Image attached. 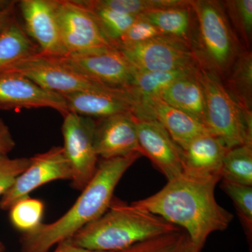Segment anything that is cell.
<instances>
[{
    "mask_svg": "<svg viewBox=\"0 0 252 252\" xmlns=\"http://www.w3.org/2000/svg\"><path fill=\"white\" fill-rule=\"evenodd\" d=\"M11 1L10 0H0V10L4 9V8L7 7Z\"/></svg>",
    "mask_w": 252,
    "mask_h": 252,
    "instance_id": "obj_37",
    "label": "cell"
},
{
    "mask_svg": "<svg viewBox=\"0 0 252 252\" xmlns=\"http://www.w3.org/2000/svg\"><path fill=\"white\" fill-rule=\"evenodd\" d=\"M224 84L227 91L239 105L252 112V51H242L235 60Z\"/></svg>",
    "mask_w": 252,
    "mask_h": 252,
    "instance_id": "obj_22",
    "label": "cell"
},
{
    "mask_svg": "<svg viewBox=\"0 0 252 252\" xmlns=\"http://www.w3.org/2000/svg\"><path fill=\"white\" fill-rule=\"evenodd\" d=\"M219 177H195L182 173L148 198L131 205L161 217L185 230L189 240L200 250L214 232L228 228L233 215L215 198Z\"/></svg>",
    "mask_w": 252,
    "mask_h": 252,
    "instance_id": "obj_1",
    "label": "cell"
},
{
    "mask_svg": "<svg viewBox=\"0 0 252 252\" xmlns=\"http://www.w3.org/2000/svg\"><path fill=\"white\" fill-rule=\"evenodd\" d=\"M201 250L197 248L194 244L191 243L189 238L186 242L185 246L183 247L180 252H200Z\"/></svg>",
    "mask_w": 252,
    "mask_h": 252,
    "instance_id": "obj_36",
    "label": "cell"
},
{
    "mask_svg": "<svg viewBox=\"0 0 252 252\" xmlns=\"http://www.w3.org/2000/svg\"><path fill=\"white\" fill-rule=\"evenodd\" d=\"M29 163L27 158H10L8 155H0V197L11 188Z\"/></svg>",
    "mask_w": 252,
    "mask_h": 252,
    "instance_id": "obj_31",
    "label": "cell"
},
{
    "mask_svg": "<svg viewBox=\"0 0 252 252\" xmlns=\"http://www.w3.org/2000/svg\"><path fill=\"white\" fill-rule=\"evenodd\" d=\"M188 239L180 229L141 242L123 252H180Z\"/></svg>",
    "mask_w": 252,
    "mask_h": 252,
    "instance_id": "obj_30",
    "label": "cell"
},
{
    "mask_svg": "<svg viewBox=\"0 0 252 252\" xmlns=\"http://www.w3.org/2000/svg\"><path fill=\"white\" fill-rule=\"evenodd\" d=\"M69 112L81 117L102 119L130 112L137 116L140 100L130 91L110 89L63 94Z\"/></svg>",
    "mask_w": 252,
    "mask_h": 252,
    "instance_id": "obj_15",
    "label": "cell"
},
{
    "mask_svg": "<svg viewBox=\"0 0 252 252\" xmlns=\"http://www.w3.org/2000/svg\"><path fill=\"white\" fill-rule=\"evenodd\" d=\"M181 149L183 173L222 180V165L228 149L220 139L212 134H205Z\"/></svg>",
    "mask_w": 252,
    "mask_h": 252,
    "instance_id": "obj_18",
    "label": "cell"
},
{
    "mask_svg": "<svg viewBox=\"0 0 252 252\" xmlns=\"http://www.w3.org/2000/svg\"><path fill=\"white\" fill-rule=\"evenodd\" d=\"M72 180V170L63 147H54L30 158L27 168L0 198V209L9 211L16 202L32 190L55 180Z\"/></svg>",
    "mask_w": 252,
    "mask_h": 252,
    "instance_id": "obj_11",
    "label": "cell"
},
{
    "mask_svg": "<svg viewBox=\"0 0 252 252\" xmlns=\"http://www.w3.org/2000/svg\"><path fill=\"white\" fill-rule=\"evenodd\" d=\"M221 3L236 32L250 49L252 39V0H228Z\"/></svg>",
    "mask_w": 252,
    "mask_h": 252,
    "instance_id": "obj_28",
    "label": "cell"
},
{
    "mask_svg": "<svg viewBox=\"0 0 252 252\" xmlns=\"http://www.w3.org/2000/svg\"><path fill=\"white\" fill-rule=\"evenodd\" d=\"M198 66L175 70L155 72H142L135 69L133 81L128 91L138 99L143 97L160 96L162 91L176 81L195 72Z\"/></svg>",
    "mask_w": 252,
    "mask_h": 252,
    "instance_id": "obj_24",
    "label": "cell"
},
{
    "mask_svg": "<svg viewBox=\"0 0 252 252\" xmlns=\"http://www.w3.org/2000/svg\"><path fill=\"white\" fill-rule=\"evenodd\" d=\"M142 157L138 153L98 162L92 180L63 216L51 223H41L36 229L23 233L22 252H48L55 245L69 240L83 228L108 210L119 181L132 164Z\"/></svg>",
    "mask_w": 252,
    "mask_h": 252,
    "instance_id": "obj_2",
    "label": "cell"
},
{
    "mask_svg": "<svg viewBox=\"0 0 252 252\" xmlns=\"http://www.w3.org/2000/svg\"><path fill=\"white\" fill-rule=\"evenodd\" d=\"M206 100L205 127L227 148L252 146V112L244 110L219 76L199 65Z\"/></svg>",
    "mask_w": 252,
    "mask_h": 252,
    "instance_id": "obj_5",
    "label": "cell"
},
{
    "mask_svg": "<svg viewBox=\"0 0 252 252\" xmlns=\"http://www.w3.org/2000/svg\"><path fill=\"white\" fill-rule=\"evenodd\" d=\"M17 4L18 1H12L7 7L0 10V34L16 18V6Z\"/></svg>",
    "mask_w": 252,
    "mask_h": 252,
    "instance_id": "obj_34",
    "label": "cell"
},
{
    "mask_svg": "<svg viewBox=\"0 0 252 252\" xmlns=\"http://www.w3.org/2000/svg\"><path fill=\"white\" fill-rule=\"evenodd\" d=\"M18 4L26 32L39 52L53 57L67 56L60 31L57 0H22Z\"/></svg>",
    "mask_w": 252,
    "mask_h": 252,
    "instance_id": "obj_12",
    "label": "cell"
},
{
    "mask_svg": "<svg viewBox=\"0 0 252 252\" xmlns=\"http://www.w3.org/2000/svg\"><path fill=\"white\" fill-rule=\"evenodd\" d=\"M194 15L192 49L200 67L225 78L242 52L220 1L191 0Z\"/></svg>",
    "mask_w": 252,
    "mask_h": 252,
    "instance_id": "obj_4",
    "label": "cell"
},
{
    "mask_svg": "<svg viewBox=\"0 0 252 252\" xmlns=\"http://www.w3.org/2000/svg\"><path fill=\"white\" fill-rule=\"evenodd\" d=\"M139 100L140 113L136 117L157 121L181 149L199 136L210 133L203 124L158 96L140 97Z\"/></svg>",
    "mask_w": 252,
    "mask_h": 252,
    "instance_id": "obj_17",
    "label": "cell"
},
{
    "mask_svg": "<svg viewBox=\"0 0 252 252\" xmlns=\"http://www.w3.org/2000/svg\"><path fill=\"white\" fill-rule=\"evenodd\" d=\"M118 49L136 70L142 72L171 71L199 65L191 46L170 36L160 35Z\"/></svg>",
    "mask_w": 252,
    "mask_h": 252,
    "instance_id": "obj_8",
    "label": "cell"
},
{
    "mask_svg": "<svg viewBox=\"0 0 252 252\" xmlns=\"http://www.w3.org/2000/svg\"><path fill=\"white\" fill-rule=\"evenodd\" d=\"M161 217L113 200L107 212L86 225L69 241L97 252H121L136 244L180 230Z\"/></svg>",
    "mask_w": 252,
    "mask_h": 252,
    "instance_id": "obj_3",
    "label": "cell"
},
{
    "mask_svg": "<svg viewBox=\"0 0 252 252\" xmlns=\"http://www.w3.org/2000/svg\"><path fill=\"white\" fill-rule=\"evenodd\" d=\"M15 146L16 142L9 127L0 118V155H8Z\"/></svg>",
    "mask_w": 252,
    "mask_h": 252,
    "instance_id": "obj_33",
    "label": "cell"
},
{
    "mask_svg": "<svg viewBox=\"0 0 252 252\" xmlns=\"http://www.w3.org/2000/svg\"><path fill=\"white\" fill-rule=\"evenodd\" d=\"M106 7L118 12L130 16L138 15L151 11L180 6L188 2L187 0H98Z\"/></svg>",
    "mask_w": 252,
    "mask_h": 252,
    "instance_id": "obj_29",
    "label": "cell"
},
{
    "mask_svg": "<svg viewBox=\"0 0 252 252\" xmlns=\"http://www.w3.org/2000/svg\"><path fill=\"white\" fill-rule=\"evenodd\" d=\"M63 119V148L72 170V187L82 190L92 180L98 165L94 147L97 122L71 112Z\"/></svg>",
    "mask_w": 252,
    "mask_h": 252,
    "instance_id": "obj_7",
    "label": "cell"
},
{
    "mask_svg": "<svg viewBox=\"0 0 252 252\" xmlns=\"http://www.w3.org/2000/svg\"><path fill=\"white\" fill-rule=\"evenodd\" d=\"M198 67L195 72L176 81L158 97L205 126L206 100Z\"/></svg>",
    "mask_w": 252,
    "mask_h": 252,
    "instance_id": "obj_19",
    "label": "cell"
},
{
    "mask_svg": "<svg viewBox=\"0 0 252 252\" xmlns=\"http://www.w3.org/2000/svg\"><path fill=\"white\" fill-rule=\"evenodd\" d=\"M137 17L153 25L162 35L175 38L192 46L195 21L189 0L180 6L145 11Z\"/></svg>",
    "mask_w": 252,
    "mask_h": 252,
    "instance_id": "obj_20",
    "label": "cell"
},
{
    "mask_svg": "<svg viewBox=\"0 0 252 252\" xmlns=\"http://www.w3.org/2000/svg\"><path fill=\"white\" fill-rule=\"evenodd\" d=\"M76 1L90 13L106 37L117 48L121 38L137 18L106 7L98 0Z\"/></svg>",
    "mask_w": 252,
    "mask_h": 252,
    "instance_id": "obj_23",
    "label": "cell"
},
{
    "mask_svg": "<svg viewBox=\"0 0 252 252\" xmlns=\"http://www.w3.org/2000/svg\"><path fill=\"white\" fill-rule=\"evenodd\" d=\"M2 73H17L42 89L61 94L110 89L87 79L63 64L59 58L36 53L18 60ZM113 89V88H112Z\"/></svg>",
    "mask_w": 252,
    "mask_h": 252,
    "instance_id": "obj_6",
    "label": "cell"
},
{
    "mask_svg": "<svg viewBox=\"0 0 252 252\" xmlns=\"http://www.w3.org/2000/svg\"><path fill=\"white\" fill-rule=\"evenodd\" d=\"M44 210V203L40 200L25 197L10 208V220L16 229L23 233H28L42 223Z\"/></svg>",
    "mask_w": 252,
    "mask_h": 252,
    "instance_id": "obj_26",
    "label": "cell"
},
{
    "mask_svg": "<svg viewBox=\"0 0 252 252\" xmlns=\"http://www.w3.org/2000/svg\"><path fill=\"white\" fill-rule=\"evenodd\" d=\"M221 189L231 199L248 240L252 235V187L221 180Z\"/></svg>",
    "mask_w": 252,
    "mask_h": 252,
    "instance_id": "obj_27",
    "label": "cell"
},
{
    "mask_svg": "<svg viewBox=\"0 0 252 252\" xmlns=\"http://www.w3.org/2000/svg\"><path fill=\"white\" fill-rule=\"evenodd\" d=\"M221 180L252 186V146L228 149L223 158Z\"/></svg>",
    "mask_w": 252,
    "mask_h": 252,
    "instance_id": "obj_25",
    "label": "cell"
},
{
    "mask_svg": "<svg viewBox=\"0 0 252 252\" xmlns=\"http://www.w3.org/2000/svg\"><path fill=\"white\" fill-rule=\"evenodd\" d=\"M94 147L97 156L102 159L136 153L142 155L135 116L127 112L99 119L96 124Z\"/></svg>",
    "mask_w": 252,
    "mask_h": 252,
    "instance_id": "obj_16",
    "label": "cell"
},
{
    "mask_svg": "<svg viewBox=\"0 0 252 252\" xmlns=\"http://www.w3.org/2000/svg\"><path fill=\"white\" fill-rule=\"evenodd\" d=\"M57 58L84 77L107 87L128 90L133 81L135 68L117 48Z\"/></svg>",
    "mask_w": 252,
    "mask_h": 252,
    "instance_id": "obj_10",
    "label": "cell"
},
{
    "mask_svg": "<svg viewBox=\"0 0 252 252\" xmlns=\"http://www.w3.org/2000/svg\"><path fill=\"white\" fill-rule=\"evenodd\" d=\"M162 35L157 28L145 20L137 17L117 44V49L140 44Z\"/></svg>",
    "mask_w": 252,
    "mask_h": 252,
    "instance_id": "obj_32",
    "label": "cell"
},
{
    "mask_svg": "<svg viewBox=\"0 0 252 252\" xmlns=\"http://www.w3.org/2000/svg\"><path fill=\"white\" fill-rule=\"evenodd\" d=\"M5 251V247L4 244L0 241V252H4Z\"/></svg>",
    "mask_w": 252,
    "mask_h": 252,
    "instance_id": "obj_38",
    "label": "cell"
},
{
    "mask_svg": "<svg viewBox=\"0 0 252 252\" xmlns=\"http://www.w3.org/2000/svg\"><path fill=\"white\" fill-rule=\"evenodd\" d=\"M57 15L67 55L117 48L90 13L76 0H57Z\"/></svg>",
    "mask_w": 252,
    "mask_h": 252,
    "instance_id": "obj_9",
    "label": "cell"
},
{
    "mask_svg": "<svg viewBox=\"0 0 252 252\" xmlns=\"http://www.w3.org/2000/svg\"><path fill=\"white\" fill-rule=\"evenodd\" d=\"M38 52V46L14 18L0 34V73L18 60Z\"/></svg>",
    "mask_w": 252,
    "mask_h": 252,
    "instance_id": "obj_21",
    "label": "cell"
},
{
    "mask_svg": "<svg viewBox=\"0 0 252 252\" xmlns=\"http://www.w3.org/2000/svg\"><path fill=\"white\" fill-rule=\"evenodd\" d=\"M136 124L142 155L149 158L167 181L182 175V149L165 129L154 119L136 117Z\"/></svg>",
    "mask_w": 252,
    "mask_h": 252,
    "instance_id": "obj_14",
    "label": "cell"
},
{
    "mask_svg": "<svg viewBox=\"0 0 252 252\" xmlns=\"http://www.w3.org/2000/svg\"><path fill=\"white\" fill-rule=\"evenodd\" d=\"M54 252H104L92 251V250H87L80 248V247L76 246L74 244L71 243L69 240L63 241L62 243H59L57 248Z\"/></svg>",
    "mask_w": 252,
    "mask_h": 252,
    "instance_id": "obj_35",
    "label": "cell"
},
{
    "mask_svg": "<svg viewBox=\"0 0 252 252\" xmlns=\"http://www.w3.org/2000/svg\"><path fill=\"white\" fill-rule=\"evenodd\" d=\"M40 108L54 109L63 117L69 113L61 94L46 91L17 73L0 74V111Z\"/></svg>",
    "mask_w": 252,
    "mask_h": 252,
    "instance_id": "obj_13",
    "label": "cell"
},
{
    "mask_svg": "<svg viewBox=\"0 0 252 252\" xmlns=\"http://www.w3.org/2000/svg\"><path fill=\"white\" fill-rule=\"evenodd\" d=\"M123 251H124V250H123ZM123 251H122V252H123Z\"/></svg>",
    "mask_w": 252,
    "mask_h": 252,
    "instance_id": "obj_39",
    "label": "cell"
}]
</instances>
